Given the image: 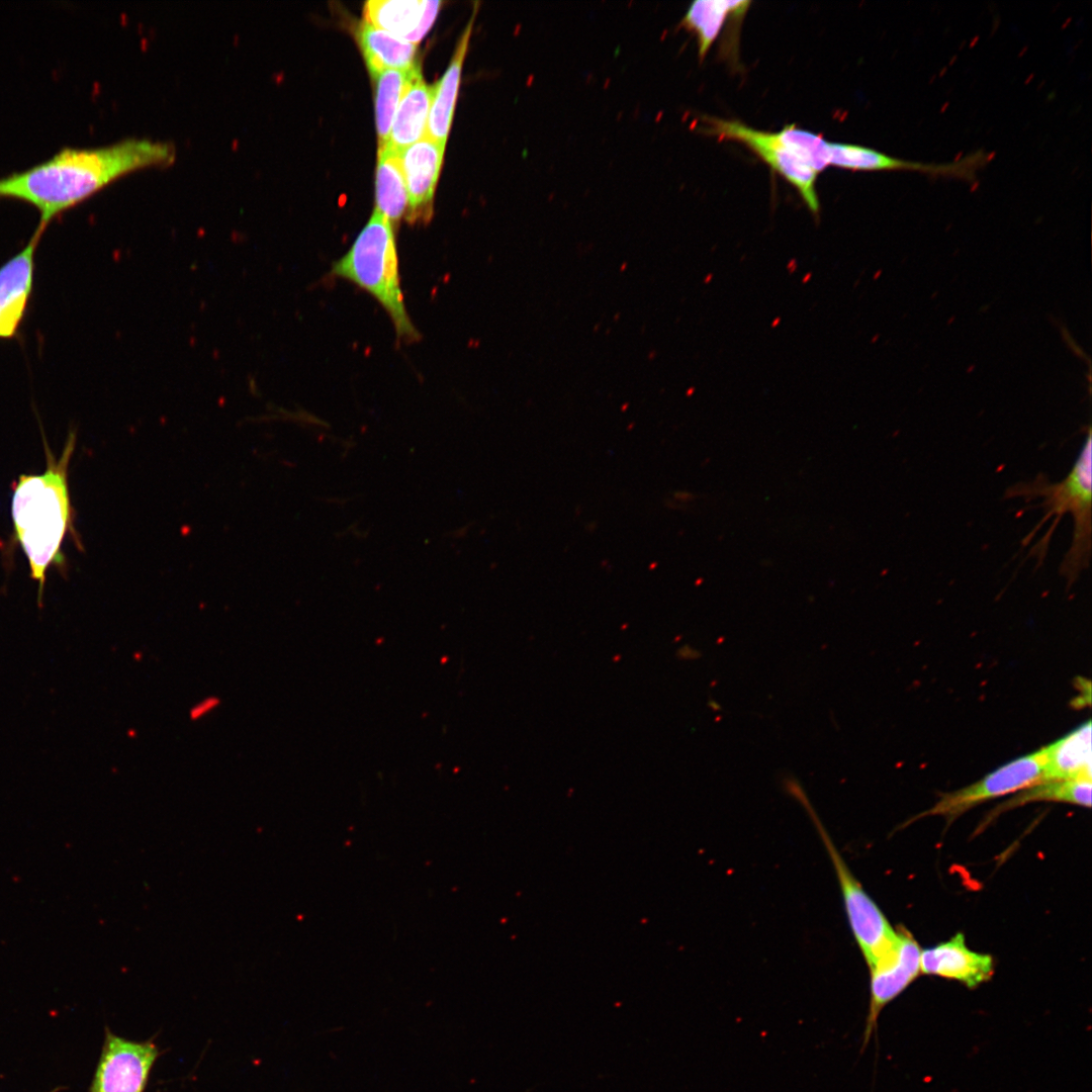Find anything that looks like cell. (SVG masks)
Listing matches in <instances>:
<instances>
[{
  "instance_id": "cell-1",
  "label": "cell",
  "mask_w": 1092,
  "mask_h": 1092,
  "mask_svg": "<svg viewBox=\"0 0 1092 1092\" xmlns=\"http://www.w3.org/2000/svg\"><path fill=\"white\" fill-rule=\"evenodd\" d=\"M175 159L172 145L125 140L96 149L66 148L25 171L0 178V198L23 201L48 224L114 180L144 168L165 166Z\"/></svg>"
},
{
  "instance_id": "cell-2",
  "label": "cell",
  "mask_w": 1092,
  "mask_h": 1092,
  "mask_svg": "<svg viewBox=\"0 0 1092 1092\" xmlns=\"http://www.w3.org/2000/svg\"><path fill=\"white\" fill-rule=\"evenodd\" d=\"M46 469L39 474H20L13 485L11 518L16 542L27 559L30 576L38 584L37 601L42 604L47 572L63 564L62 544L67 533L76 536L68 470L76 445L70 432L57 458L43 436Z\"/></svg>"
},
{
  "instance_id": "cell-3",
  "label": "cell",
  "mask_w": 1092,
  "mask_h": 1092,
  "mask_svg": "<svg viewBox=\"0 0 1092 1092\" xmlns=\"http://www.w3.org/2000/svg\"><path fill=\"white\" fill-rule=\"evenodd\" d=\"M332 274L371 294L388 313L398 339L405 342L420 339L400 288L394 233L382 213L374 209L350 249L333 263Z\"/></svg>"
},
{
  "instance_id": "cell-4",
  "label": "cell",
  "mask_w": 1092,
  "mask_h": 1092,
  "mask_svg": "<svg viewBox=\"0 0 1092 1092\" xmlns=\"http://www.w3.org/2000/svg\"><path fill=\"white\" fill-rule=\"evenodd\" d=\"M783 785L788 794L804 807L827 850L840 887L850 930L870 969L893 946L898 932L851 873L799 782L789 777L784 778Z\"/></svg>"
},
{
  "instance_id": "cell-5",
  "label": "cell",
  "mask_w": 1092,
  "mask_h": 1092,
  "mask_svg": "<svg viewBox=\"0 0 1092 1092\" xmlns=\"http://www.w3.org/2000/svg\"><path fill=\"white\" fill-rule=\"evenodd\" d=\"M1037 495L1043 499L1050 514L1060 517L1070 512L1075 519L1073 545L1062 565L1069 579L1084 568L1091 547V433L1088 431L1080 454L1069 475L1060 483L1043 485Z\"/></svg>"
},
{
  "instance_id": "cell-6",
  "label": "cell",
  "mask_w": 1092,
  "mask_h": 1092,
  "mask_svg": "<svg viewBox=\"0 0 1092 1092\" xmlns=\"http://www.w3.org/2000/svg\"><path fill=\"white\" fill-rule=\"evenodd\" d=\"M1043 747L1000 766L980 781L958 791L943 794L929 809L916 818L942 816L948 820L992 799L1044 782ZM915 818V819H916Z\"/></svg>"
},
{
  "instance_id": "cell-7",
  "label": "cell",
  "mask_w": 1092,
  "mask_h": 1092,
  "mask_svg": "<svg viewBox=\"0 0 1092 1092\" xmlns=\"http://www.w3.org/2000/svg\"><path fill=\"white\" fill-rule=\"evenodd\" d=\"M160 1056L153 1038L134 1041L105 1027V1037L89 1092H144Z\"/></svg>"
},
{
  "instance_id": "cell-8",
  "label": "cell",
  "mask_w": 1092,
  "mask_h": 1092,
  "mask_svg": "<svg viewBox=\"0 0 1092 1092\" xmlns=\"http://www.w3.org/2000/svg\"><path fill=\"white\" fill-rule=\"evenodd\" d=\"M704 131L723 140L743 143L757 154L772 170L793 184L809 210L818 216L820 205L815 183L817 174L779 141L777 133L755 130L737 120L707 118Z\"/></svg>"
},
{
  "instance_id": "cell-9",
  "label": "cell",
  "mask_w": 1092,
  "mask_h": 1092,
  "mask_svg": "<svg viewBox=\"0 0 1092 1092\" xmlns=\"http://www.w3.org/2000/svg\"><path fill=\"white\" fill-rule=\"evenodd\" d=\"M993 155L977 151L949 163H922L895 158L882 152L847 144L829 143V165L852 171H910L932 177H949L973 183Z\"/></svg>"
},
{
  "instance_id": "cell-10",
  "label": "cell",
  "mask_w": 1092,
  "mask_h": 1092,
  "mask_svg": "<svg viewBox=\"0 0 1092 1092\" xmlns=\"http://www.w3.org/2000/svg\"><path fill=\"white\" fill-rule=\"evenodd\" d=\"M893 946L870 968V1004L863 1032L866 1045L876 1029L881 1011L921 973L919 944L906 930L897 931Z\"/></svg>"
},
{
  "instance_id": "cell-11",
  "label": "cell",
  "mask_w": 1092,
  "mask_h": 1092,
  "mask_svg": "<svg viewBox=\"0 0 1092 1092\" xmlns=\"http://www.w3.org/2000/svg\"><path fill=\"white\" fill-rule=\"evenodd\" d=\"M444 151L445 145L425 136L399 152L407 192L406 218L412 223L431 218Z\"/></svg>"
},
{
  "instance_id": "cell-12",
  "label": "cell",
  "mask_w": 1092,
  "mask_h": 1092,
  "mask_svg": "<svg viewBox=\"0 0 1092 1092\" xmlns=\"http://www.w3.org/2000/svg\"><path fill=\"white\" fill-rule=\"evenodd\" d=\"M44 229L37 225L26 246L0 267V339L14 338L33 288L34 256Z\"/></svg>"
},
{
  "instance_id": "cell-13",
  "label": "cell",
  "mask_w": 1092,
  "mask_h": 1092,
  "mask_svg": "<svg viewBox=\"0 0 1092 1092\" xmlns=\"http://www.w3.org/2000/svg\"><path fill=\"white\" fill-rule=\"evenodd\" d=\"M920 971L975 988L991 979L994 961L990 954L969 948L965 935L959 932L949 940L922 949Z\"/></svg>"
},
{
  "instance_id": "cell-14",
  "label": "cell",
  "mask_w": 1092,
  "mask_h": 1092,
  "mask_svg": "<svg viewBox=\"0 0 1092 1092\" xmlns=\"http://www.w3.org/2000/svg\"><path fill=\"white\" fill-rule=\"evenodd\" d=\"M441 4L438 0H370L364 5V21L418 44L434 23Z\"/></svg>"
},
{
  "instance_id": "cell-15",
  "label": "cell",
  "mask_w": 1092,
  "mask_h": 1092,
  "mask_svg": "<svg viewBox=\"0 0 1092 1092\" xmlns=\"http://www.w3.org/2000/svg\"><path fill=\"white\" fill-rule=\"evenodd\" d=\"M433 91V86L424 81L420 65L415 64L388 138V144L395 150L400 152L426 136Z\"/></svg>"
},
{
  "instance_id": "cell-16",
  "label": "cell",
  "mask_w": 1092,
  "mask_h": 1092,
  "mask_svg": "<svg viewBox=\"0 0 1092 1092\" xmlns=\"http://www.w3.org/2000/svg\"><path fill=\"white\" fill-rule=\"evenodd\" d=\"M477 8V6L474 7L471 18L457 43L446 72L439 82L433 86V99L427 122L426 138L443 145H446L451 127L461 70L468 50Z\"/></svg>"
},
{
  "instance_id": "cell-17",
  "label": "cell",
  "mask_w": 1092,
  "mask_h": 1092,
  "mask_svg": "<svg viewBox=\"0 0 1092 1092\" xmlns=\"http://www.w3.org/2000/svg\"><path fill=\"white\" fill-rule=\"evenodd\" d=\"M1045 781L1091 780V721L1043 747Z\"/></svg>"
},
{
  "instance_id": "cell-18",
  "label": "cell",
  "mask_w": 1092,
  "mask_h": 1092,
  "mask_svg": "<svg viewBox=\"0 0 1092 1092\" xmlns=\"http://www.w3.org/2000/svg\"><path fill=\"white\" fill-rule=\"evenodd\" d=\"M372 78L386 70H407L415 65L417 46L362 21L356 31Z\"/></svg>"
},
{
  "instance_id": "cell-19",
  "label": "cell",
  "mask_w": 1092,
  "mask_h": 1092,
  "mask_svg": "<svg viewBox=\"0 0 1092 1092\" xmlns=\"http://www.w3.org/2000/svg\"><path fill=\"white\" fill-rule=\"evenodd\" d=\"M375 209L390 222L398 221L407 207V192L400 153L388 143L378 150L375 175Z\"/></svg>"
},
{
  "instance_id": "cell-20",
  "label": "cell",
  "mask_w": 1092,
  "mask_h": 1092,
  "mask_svg": "<svg viewBox=\"0 0 1092 1092\" xmlns=\"http://www.w3.org/2000/svg\"><path fill=\"white\" fill-rule=\"evenodd\" d=\"M750 1L698 0L691 4L680 25L696 34L699 57L704 59L730 13L744 14Z\"/></svg>"
},
{
  "instance_id": "cell-21",
  "label": "cell",
  "mask_w": 1092,
  "mask_h": 1092,
  "mask_svg": "<svg viewBox=\"0 0 1092 1092\" xmlns=\"http://www.w3.org/2000/svg\"><path fill=\"white\" fill-rule=\"evenodd\" d=\"M412 68L407 70H386L373 77L375 82V123L379 147L388 143L393 118L404 93Z\"/></svg>"
},
{
  "instance_id": "cell-22",
  "label": "cell",
  "mask_w": 1092,
  "mask_h": 1092,
  "mask_svg": "<svg viewBox=\"0 0 1092 1092\" xmlns=\"http://www.w3.org/2000/svg\"><path fill=\"white\" fill-rule=\"evenodd\" d=\"M1091 780L1045 781L1020 791L1002 808L1010 809L1030 802L1055 801L1090 808Z\"/></svg>"
},
{
  "instance_id": "cell-23",
  "label": "cell",
  "mask_w": 1092,
  "mask_h": 1092,
  "mask_svg": "<svg viewBox=\"0 0 1092 1092\" xmlns=\"http://www.w3.org/2000/svg\"><path fill=\"white\" fill-rule=\"evenodd\" d=\"M777 136L781 144L816 174L829 166V143L821 135L786 125Z\"/></svg>"
},
{
  "instance_id": "cell-24",
  "label": "cell",
  "mask_w": 1092,
  "mask_h": 1092,
  "mask_svg": "<svg viewBox=\"0 0 1092 1092\" xmlns=\"http://www.w3.org/2000/svg\"><path fill=\"white\" fill-rule=\"evenodd\" d=\"M221 705V699L215 695L207 696L191 706L188 717L192 722H197L206 717Z\"/></svg>"
},
{
  "instance_id": "cell-25",
  "label": "cell",
  "mask_w": 1092,
  "mask_h": 1092,
  "mask_svg": "<svg viewBox=\"0 0 1092 1092\" xmlns=\"http://www.w3.org/2000/svg\"><path fill=\"white\" fill-rule=\"evenodd\" d=\"M143 658H144V653L142 651L138 650V651L133 652L132 659L134 661L140 662V661H142Z\"/></svg>"
},
{
  "instance_id": "cell-26",
  "label": "cell",
  "mask_w": 1092,
  "mask_h": 1092,
  "mask_svg": "<svg viewBox=\"0 0 1092 1092\" xmlns=\"http://www.w3.org/2000/svg\"><path fill=\"white\" fill-rule=\"evenodd\" d=\"M127 736H128V737H129L130 739L136 738V736H138V731H136L135 729H133V728H129V730L127 731Z\"/></svg>"
},
{
  "instance_id": "cell-27",
  "label": "cell",
  "mask_w": 1092,
  "mask_h": 1092,
  "mask_svg": "<svg viewBox=\"0 0 1092 1092\" xmlns=\"http://www.w3.org/2000/svg\"><path fill=\"white\" fill-rule=\"evenodd\" d=\"M59 1089H60V1088H57V1089H55V1090H53V1091H51V1092H58V1091H59Z\"/></svg>"
}]
</instances>
